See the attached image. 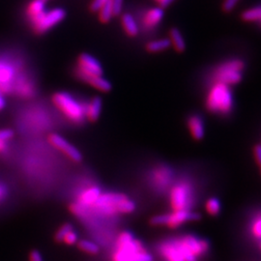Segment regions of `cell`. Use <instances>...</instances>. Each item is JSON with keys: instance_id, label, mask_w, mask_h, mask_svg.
<instances>
[{"instance_id": "cell-40", "label": "cell", "mask_w": 261, "mask_h": 261, "mask_svg": "<svg viewBox=\"0 0 261 261\" xmlns=\"http://www.w3.org/2000/svg\"><path fill=\"white\" fill-rule=\"evenodd\" d=\"M41 1H43V2H46V1H47V0H41Z\"/></svg>"}, {"instance_id": "cell-11", "label": "cell", "mask_w": 261, "mask_h": 261, "mask_svg": "<svg viewBox=\"0 0 261 261\" xmlns=\"http://www.w3.org/2000/svg\"><path fill=\"white\" fill-rule=\"evenodd\" d=\"M80 73L82 76L85 75H97L102 76L103 75V68L100 62L88 54H82L77 58Z\"/></svg>"}, {"instance_id": "cell-17", "label": "cell", "mask_w": 261, "mask_h": 261, "mask_svg": "<svg viewBox=\"0 0 261 261\" xmlns=\"http://www.w3.org/2000/svg\"><path fill=\"white\" fill-rule=\"evenodd\" d=\"M121 22L122 27L128 36L136 37L139 34V27L132 15L128 13L122 15Z\"/></svg>"}, {"instance_id": "cell-14", "label": "cell", "mask_w": 261, "mask_h": 261, "mask_svg": "<svg viewBox=\"0 0 261 261\" xmlns=\"http://www.w3.org/2000/svg\"><path fill=\"white\" fill-rule=\"evenodd\" d=\"M81 79L85 83L93 86L94 88H96L102 92H110L112 90V84L108 80L103 79V76L85 75V76H82Z\"/></svg>"}, {"instance_id": "cell-21", "label": "cell", "mask_w": 261, "mask_h": 261, "mask_svg": "<svg viewBox=\"0 0 261 261\" xmlns=\"http://www.w3.org/2000/svg\"><path fill=\"white\" fill-rule=\"evenodd\" d=\"M241 19L246 22H253L261 20V6L246 10L241 14Z\"/></svg>"}, {"instance_id": "cell-12", "label": "cell", "mask_w": 261, "mask_h": 261, "mask_svg": "<svg viewBox=\"0 0 261 261\" xmlns=\"http://www.w3.org/2000/svg\"><path fill=\"white\" fill-rule=\"evenodd\" d=\"M188 129L190 130L193 139L195 140H201L205 136V129L203 120L199 115H191L187 122Z\"/></svg>"}, {"instance_id": "cell-30", "label": "cell", "mask_w": 261, "mask_h": 261, "mask_svg": "<svg viewBox=\"0 0 261 261\" xmlns=\"http://www.w3.org/2000/svg\"><path fill=\"white\" fill-rule=\"evenodd\" d=\"M77 238H79V237H77V234L75 233L74 230H72V231H70L69 233L66 235L63 242H65L66 244H68V245H74V244L77 243V241H79Z\"/></svg>"}, {"instance_id": "cell-23", "label": "cell", "mask_w": 261, "mask_h": 261, "mask_svg": "<svg viewBox=\"0 0 261 261\" xmlns=\"http://www.w3.org/2000/svg\"><path fill=\"white\" fill-rule=\"evenodd\" d=\"M45 11V2L41 0H34L30 3L28 8V14L31 19L37 17L38 15L42 14Z\"/></svg>"}, {"instance_id": "cell-24", "label": "cell", "mask_w": 261, "mask_h": 261, "mask_svg": "<svg viewBox=\"0 0 261 261\" xmlns=\"http://www.w3.org/2000/svg\"><path fill=\"white\" fill-rule=\"evenodd\" d=\"M99 12H100L99 19L101 20V22H103V23L110 22L113 17L112 16V0H109Z\"/></svg>"}, {"instance_id": "cell-32", "label": "cell", "mask_w": 261, "mask_h": 261, "mask_svg": "<svg viewBox=\"0 0 261 261\" xmlns=\"http://www.w3.org/2000/svg\"><path fill=\"white\" fill-rule=\"evenodd\" d=\"M109 0H93V2L90 5V10L92 12H97L100 11L103 5L108 2Z\"/></svg>"}, {"instance_id": "cell-8", "label": "cell", "mask_w": 261, "mask_h": 261, "mask_svg": "<svg viewBox=\"0 0 261 261\" xmlns=\"http://www.w3.org/2000/svg\"><path fill=\"white\" fill-rule=\"evenodd\" d=\"M66 17L65 11L60 8L53 10L48 13L45 11L38 15L37 17L33 18L32 21L34 24V31L37 34L46 33L51 28H54Z\"/></svg>"}, {"instance_id": "cell-43", "label": "cell", "mask_w": 261, "mask_h": 261, "mask_svg": "<svg viewBox=\"0 0 261 261\" xmlns=\"http://www.w3.org/2000/svg\"><path fill=\"white\" fill-rule=\"evenodd\" d=\"M260 22H261V21H260Z\"/></svg>"}, {"instance_id": "cell-5", "label": "cell", "mask_w": 261, "mask_h": 261, "mask_svg": "<svg viewBox=\"0 0 261 261\" xmlns=\"http://www.w3.org/2000/svg\"><path fill=\"white\" fill-rule=\"evenodd\" d=\"M53 102L69 119L75 122L83 120L85 115L84 110L71 95L65 92H58L53 96Z\"/></svg>"}, {"instance_id": "cell-41", "label": "cell", "mask_w": 261, "mask_h": 261, "mask_svg": "<svg viewBox=\"0 0 261 261\" xmlns=\"http://www.w3.org/2000/svg\"><path fill=\"white\" fill-rule=\"evenodd\" d=\"M260 249H261V243H260Z\"/></svg>"}, {"instance_id": "cell-1", "label": "cell", "mask_w": 261, "mask_h": 261, "mask_svg": "<svg viewBox=\"0 0 261 261\" xmlns=\"http://www.w3.org/2000/svg\"><path fill=\"white\" fill-rule=\"evenodd\" d=\"M113 260L152 261V256L130 232L124 231L118 237L117 251L113 255Z\"/></svg>"}, {"instance_id": "cell-42", "label": "cell", "mask_w": 261, "mask_h": 261, "mask_svg": "<svg viewBox=\"0 0 261 261\" xmlns=\"http://www.w3.org/2000/svg\"><path fill=\"white\" fill-rule=\"evenodd\" d=\"M260 172H261V168H260Z\"/></svg>"}, {"instance_id": "cell-15", "label": "cell", "mask_w": 261, "mask_h": 261, "mask_svg": "<svg viewBox=\"0 0 261 261\" xmlns=\"http://www.w3.org/2000/svg\"><path fill=\"white\" fill-rule=\"evenodd\" d=\"M102 99L100 97H95L92 99L85 112V115L89 121L95 122L99 119L102 111Z\"/></svg>"}, {"instance_id": "cell-38", "label": "cell", "mask_w": 261, "mask_h": 261, "mask_svg": "<svg viewBox=\"0 0 261 261\" xmlns=\"http://www.w3.org/2000/svg\"><path fill=\"white\" fill-rule=\"evenodd\" d=\"M2 196H3V192H2V190L0 189V198L2 197Z\"/></svg>"}, {"instance_id": "cell-27", "label": "cell", "mask_w": 261, "mask_h": 261, "mask_svg": "<svg viewBox=\"0 0 261 261\" xmlns=\"http://www.w3.org/2000/svg\"><path fill=\"white\" fill-rule=\"evenodd\" d=\"M252 235L256 238L261 240V213L257 215L254 220L252 225Z\"/></svg>"}, {"instance_id": "cell-35", "label": "cell", "mask_w": 261, "mask_h": 261, "mask_svg": "<svg viewBox=\"0 0 261 261\" xmlns=\"http://www.w3.org/2000/svg\"><path fill=\"white\" fill-rule=\"evenodd\" d=\"M174 0H163L159 5H160V8L164 9V8H167L168 7Z\"/></svg>"}, {"instance_id": "cell-9", "label": "cell", "mask_w": 261, "mask_h": 261, "mask_svg": "<svg viewBox=\"0 0 261 261\" xmlns=\"http://www.w3.org/2000/svg\"><path fill=\"white\" fill-rule=\"evenodd\" d=\"M192 200V191L189 184L180 183L172 188L170 193V203L173 210H188Z\"/></svg>"}, {"instance_id": "cell-6", "label": "cell", "mask_w": 261, "mask_h": 261, "mask_svg": "<svg viewBox=\"0 0 261 261\" xmlns=\"http://www.w3.org/2000/svg\"><path fill=\"white\" fill-rule=\"evenodd\" d=\"M176 241L184 261H197V257L204 254L209 249L207 241L197 239L195 236H185Z\"/></svg>"}, {"instance_id": "cell-18", "label": "cell", "mask_w": 261, "mask_h": 261, "mask_svg": "<svg viewBox=\"0 0 261 261\" xmlns=\"http://www.w3.org/2000/svg\"><path fill=\"white\" fill-rule=\"evenodd\" d=\"M101 191L100 189L93 187L90 188L89 190L85 191L84 194L81 196V199H80V204L84 206L85 208L89 207V206L93 205L95 201L98 199V197L101 196Z\"/></svg>"}, {"instance_id": "cell-26", "label": "cell", "mask_w": 261, "mask_h": 261, "mask_svg": "<svg viewBox=\"0 0 261 261\" xmlns=\"http://www.w3.org/2000/svg\"><path fill=\"white\" fill-rule=\"evenodd\" d=\"M74 230V227L73 225L69 223H66L63 224L56 234V240L57 242H63L64 241V238L66 237V235L69 233L70 231Z\"/></svg>"}, {"instance_id": "cell-19", "label": "cell", "mask_w": 261, "mask_h": 261, "mask_svg": "<svg viewBox=\"0 0 261 261\" xmlns=\"http://www.w3.org/2000/svg\"><path fill=\"white\" fill-rule=\"evenodd\" d=\"M164 18V10L162 8H153L147 12L145 15V24L149 28H154L158 25L161 20Z\"/></svg>"}, {"instance_id": "cell-37", "label": "cell", "mask_w": 261, "mask_h": 261, "mask_svg": "<svg viewBox=\"0 0 261 261\" xmlns=\"http://www.w3.org/2000/svg\"><path fill=\"white\" fill-rule=\"evenodd\" d=\"M5 142L4 141H0V152H2V151H4L5 149Z\"/></svg>"}, {"instance_id": "cell-36", "label": "cell", "mask_w": 261, "mask_h": 261, "mask_svg": "<svg viewBox=\"0 0 261 261\" xmlns=\"http://www.w3.org/2000/svg\"><path fill=\"white\" fill-rule=\"evenodd\" d=\"M5 107V101L3 99V97L0 95V111Z\"/></svg>"}, {"instance_id": "cell-2", "label": "cell", "mask_w": 261, "mask_h": 261, "mask_svg": "<svg viewBox=\"0 0 261 261\" xmlns=\"http://www.w3.org/2000/svg\"><path fill=\"white\" fill-rule=\"evenodd\" d=\"M207 111L214 114L226 115L233 109V96L228 85L215 83L206 99Z\"/></svg>"}, {"instance_id": "cell-3", "label": "cell", "mask_w": 261, "mask_h": 261, "mask_svg": "<svg viewBox=\"0 0 261 261\" xmlns=\"http://www.w3.org/2000/svg\"><path fill=\"white\" fill-rule=\"evenodd\" d=\"M92 207L105 215L130 214L136 205L130 198L121 194H105L98 197Z\"/></svg>"}, {"instance_id": "cell-10", "label": "cell", "mask_w": 261, "mask_h": 261, "mask_svg": "<svg viewBox=\"0 0 261 261\" xmlns=\"http://www.w3.org/2000/svg\"><path fill=\"white\" fill-rule=\"evenodd\" d=\"M48 141L56 147V149L60 150L63 152L68 158L71 159L75 163H80L83 161V155L75 148L73 144H71L68 140H66L63 137L58 134H53L49 136Z\"/></svg>"}, {"instance_id": "cell-31", "label": "cell", "mask_w": 261, "mask_h": 261, "mask_svg": "<svg viewBox=\"0 0 261 261\" xmlns=\"http://www.w3.org/2000/svg\"><path fill=\"white\" fill-rule=\"evenodd\" d=\"M253 157H254L255 163L257 164V166L261 168V143L254 145V147H253Z\"/></svg>"}, {"instance_id": "cell-25", "label": "cell", "mask_w": 261, "mask_h": 261, "mask_svg": "<svg viewBox=\"0 0 261 261\" xmlns=\"http://www.w3.org/2000/svg\"><path fill=\"white\" fill-rule=\"evenodd\" d=\"M205 208L208 214H210L211 216H217L221 211V203L217 198L212 197L207 200Z\"/></svg>"}, {"instance_id": "cell-33", "label": "cell", "mask_w": 261, "mask_h": 261, "mask_svg": "<svg viewBox=\"0 0 261 261\" xmlns=\"http://www.w3.org/2000/svg\"><path fill=\"white\" fill-rule=\"evenodd\" d=\"M14 136V132L10 129L0 130V141H6Z\"/></svg>"}, {"instance_id": "cell-39", "label": "cell", "mask_w": 261, "mask_h": 261, "mask_svg": "<svg viewBox=\"0 0 261 261\" xmlns=\"http://www.w3.org/2000/svg\"><path fill=\"white\" fill-rule=\"evenodd\" d=\"M156 1H157V2H158L159 4H160V3H161V2H162V1H163V0H156Z\"/></svg>"}, {"instance_id": "cell-34", "label": "cell", "mask_w": 261, "mask_h": 261, "mask_svg": "<svg viewBox=\"0 0 261 261\" xmlns=\"http://www.w3.org/2000/svg\"><path fill=\"white\" fill-rule=\"evenodd\" d=\"M29 259H30V261H43V258H42L41 253L38 252V251H36V250L30 252Z\"/></svg>"}, {"instance_id": "cell-29", "label": "cell", "mask_w": 261, "mask_h": 261, "mask_svg": "<svg viewBox=\"0 0 261 261\" xmlns=\"http://www.w3.org/2000/svg\"><path fill=\"white\" fill-rule=\"evenodd\" d=\"M238 1L239 0H224L222 9L225 13H229L234 9V7H235V5L237 4Z\"/></svg>"}, {"instance_id": "cell-13", "label": "cell", "mask_w": 261, "mask_h": 261, "mask_svg": "<svg viewBox=\"0 0 261 261\" xmlns=\"http://www.w3.org/2000/svg\"><path fill=\"white\" fill-rule=\"evenodd\" d=\"M160 251L162 255L168 261H184L176 240H171L165 243L160 248Z\"/></svg>"}, {"instance_id": "cell-22", "label": "cell", "mask_w": 261, "mask_h": 261, "mask_svg": "<svg viewBox=\"0 0 261 261\" xmlns=\"http://www.w3.org/2000/svg\"><path fill=\"white\" fill-rule=\"evenodd\" d=\"M77 247L83 252H87L89 254H97L100 252V248L97 244L89 240H80L77 241Z\"/></svg>"}, {"instance_id": "cell-7", "label": "cell", "mask_w": 261, "mask_h": 261, "mask_svg": "<svg viewBox=\"0 0 261 261\" xmlns=\"http://www.w3.org/2000/svg\"><path fill=\"white\" fill-rule=\"evenodd\" d=\"M199 219L200 215L191 212L190 210H173V212L169 214L153 217L150 223L153 225H167L171 228H175L187 222H194Z\"/></svg>"}, {"instance_id": "cell-4", "label": "cell", "mask_w": 261, "mask_h": 261, "mask_svg": "<svg viewBox=\"0 0 261 261\" xmlns=\"http://www.w3.org/2000/svg\"><path fill=\"white\" fill-rule=\"evenodd\" d=\"M244 66V62L241 60H230L221 64L215 71V83L228 86L239 84L242 81Z\"/></svg>"}, {"instance_id": "cell-16", "label": "cell", "mask_w": 261, "mask_h": 261, "mask_svg": "<svg viewBox=\"0 0 261 261\" xmlns=\"http://www.w3.org/2000/svg\"><path fill=\"white\" fill-rule=\"evenodd\" d=\"M169 41L171 43V46L174 47V49L181 54L186 50V42L181 34L180 30L176 28H170L169 30Z\"/></svg>"}, {"instance_id": "cell-28", "label": "cell", "mask_w": 261, "mask_h": 261, "mask_svg": "<svg viewBox=\"0 0 261 261\" xmlns=\"http://www.w3.org/2000/svg\"><path fill=\"white\" fill-rule=\"evenodd\" d=\"M123 0H112V16L117 17L121 14Z\"/></svg>"}, {"instance_id": "cell-20", "label": "cell", "mask_w": 261, "mask_h": 261, "mask_svg": "<svg viewBox=\"0 0 261 261\" xmlns=\"http://www.w3.org/2000/svg\"><path fill=\"white\" fill-rule=\"evenodd\" d=\"M170 46H171V43H170L169 39H161V40L149 42L146 45V50L149 54H157V53H161L163 50L168 49Z\"/></svg>"}]
</instances>
